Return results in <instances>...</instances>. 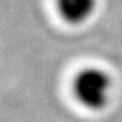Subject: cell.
Here are the masks:
<instances>
[{"mask_svg":"<svg viewBox=\"0 0 122 122\" xmlns=\"http://www.w3.org/2000/svg\"><path fill=\"white\" fill-rule=\"evenodd\" d=\"M110 87V78L105 71L88 68L77 75L74 81V94L86 108L101 109L108 103Z\"/></svg>","mask_w":122,"mask_h":122,"instance_id":"cell-1","label":"cell"},{"mask_svg":"<svg viewBox=\"0 0 122 122\" xmlns=\"http://www.w3.org/2000/svg\"><path fill=\"white\" fill-rule=\"evenodd\" d=\"M56 3L61 17L70 24L86 21L96 7V0H56Z\"/></svg>","mask_w":122,"mask_h":122,"instance_id":"cell-2","label":"cell"}]
</instances>
